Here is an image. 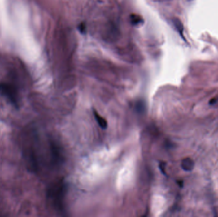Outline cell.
I'll use <instances>...</instances> for the list:
<instances>
[{
	"label": "cell",
	"mask_w": 218,
	"mask_h": 217,
	"mask_svg": "<svg viewBox=\"0 0 218 217\" xmlns=\"http://www.w3.org/2000/svg\"><path fill=\"white\" fill-rule=\"evenodd\" d=\"M64 194V185L60 182L54 185L49 192V196L54 205L58 209L63 207V200Z\"/></svg>",
	"instance_id": "cell-1"
},
{
	"label": "cell",
	"mask_w": 218,
	"mask_h": 217,
	"mask_svg": "<svg viewBox=\"0 0 218 217\" xmlns=\"http://www.w3.org/2000/svg\"><path fill=\"white\" fill-rule=\"evenodd\" d=\"M0 92L5 95L15 106H19L17 94L12 85L7 83H0Z\"/></svg>",
	"instance_id": "cell-2"
},
{
	"label": "cell",
	"mask_w": 218,
	"mask_h": 217,
	"mask_svg": "<svg viewBox=\"0 0 218 217\" xmlns=\"http://www.w3.org/2000/svg\"><path fill=\"white\" fill-rule=\"evenodd\" d=\"M194 165V161L190 157L184 158L181 161V168L185 171H191Z\"/></svg>",
	"instance_id": "cell-3"
},
{
	"label": "cell",
	"mask_w": 218,
	"mask_h": 217,
	"mask_svg": "<svg viewBox=\"0 0 218 217\" xmlns=\"http://www.w3.org/2000/svg\"><path fill=\"white\" fill-rule=\"evenodd\" d=\"M93 115L99 126L103 129H106L108 127V123L106 121V119L102 117L100 114H98V113L95 110H93Z\"/></svg>",
	"instance_id": "cell-4"
},
{
	"label": "cell",
	"mask_w": 218,
	"mask_h": 217,
	"mask_svg": "<svg viewBox=\"0 0 218 217\" xmlns=\"http://www.w3.org/2000/svg\"><path fill=\"white\" fill-rule=\"evenodd\" d=\"M165 168H166V163L165 162H161L159 163V169L161 171V172L163 174L166 175V172H165Z\"/></svg>",
	"instance_id": "cell-5"
},
{
	"label": "cell",
	"mask_w": 218,
	"mask_h": 217,
	"mask_svg": "<svg viewBox=\"0 0 218 217\" xmlns=\"http://www.w3.org/2000/svg\"><path fill=\"white\" fill-rule=\"evenodd\" d=\"M137 110L140 112L141 111H143V110L144 109V103L141 101H139L138 103L137 104Z\"/></svg>",
	"instance_id": "cell-6"
},
{
	"label": "cell",
	"mask_w": 218,
	"mask_h": 217,
	"mask_svg": "<svg viewBox=\"0 0 218 217\" xmlns=\"http://www.w3.org/2000/svg\"><path fill=\"white\" fill-rule=\"evenodd\" d=\"M217 100H216V99L214 98V99H212L211 101V102H210V104H212V103H214Z\"/></svg>",
	"instance_id": "cell-7"
}]
</instances>
